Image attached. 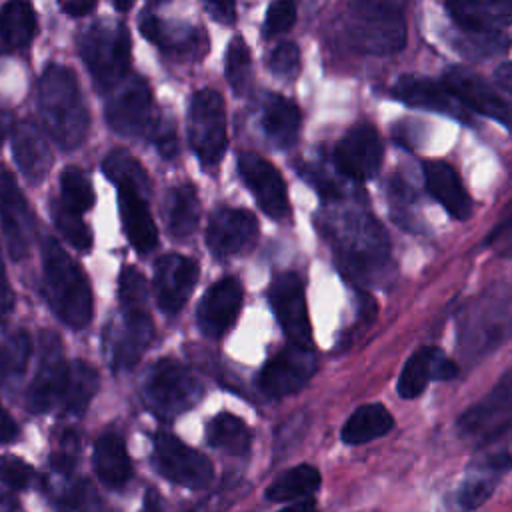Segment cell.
Returning <instances> with one entry per match:
<instances>
[{
	"instance_id": "6da1fadb",
	"label": "cell",
	"mask_w": 512,
	"mask_h": 512,
	"mask_svg": "<svg viewBox=\"0 0 512 512\" xmlns=\"http://www.w3.org/2000/svg\"><path fill=\"white\" fill-rule=\"evenodd\" d=\"M318 228L328 238L340 270L358 284L390 276V240L382 224L362 208L326 210Z\"/></svg>"
},
{
	"instance_id": "7a4b0ae2",
	"label": "cell",
	"mask_w": 512,
	"mask_h": 512,
	"mask_svg": "<svg viewBox=\"0 0 512 512\" xmlns=\"http://www.w3.org/2000/svg\"><path fill=\"white\" fill-rule=\"evenodd\" d=\"M38 110L44 130L62 150L82 146L90 116L76 74L62 64H48L38 82Z\"/></svg>"
},
{
	"instance_id": "3957f363",
	"label": "cell",
	"mask_w": 512,
	"mask_h": 512,
	"mask_svg": "<svg viewBox=\"0 0 512 512\" xmlns=\"http://www.w3.org/2000/svg\"><path fill=\"white\" fill-rule=\"evenodd\" d=\"M44 296L52 312L70 328L80 330L90 324L94 298L82 266L54 240H42Z\"/></svg>"
},
{
	"instance_id": "277c9868",
	"label": "cell",
	"mask_w": 512,
	"mask_h": 512,
	"mask_svg": "<svg viewBox=\"0 0 512 512\" xmlns=\"http://www.w3.org/2000/svg\"><path fill=\"white\" fill-rule=\"evenodd\" d=\"M344 36L362 54H392L406 44V20L394 4L356 2L346 14Z\"/></svg>"
},
{
	"instance_id": "5b68a950",
	"label": "cell",
	"mask_w": 512,
	"mask_h": 512,
	"mask_svg": "<svg viewBox=\"0 0 512 512\" xmlns=\"http://www.w3.org/2000/svg\"><path fill=\"white\" fill-rule=\"evenodd\" d=\"M80 56L100 92L122 82L130 70V32L122 22L100 20L80 36Z\"/></svg>"
},
{
	"instance_id": "8992f818",
	"label": "cell",
	"mask_w": 512,
	"mask_h": 512,
	"mask_svg": "<svg viewBox=\"0 0 512 512\" xmlns=\"http://www.w3.org/2000/svg\"><path fill=\"white\" fill-rule=\"evenodd\" d=\"M142 396L158 418L172 420L202 398V384L182 362L162 358L150 366L142 382Z\"/></svg>"
},
{
	"instance_id": "52a82bcc",
	"label": "cell",
	"mask_w": 512,
	"mask_h": 512,
	"mask_svg": "<svg viewBox=\"0 0 512 512\" xmlns=\"http://www.w3.org/2000/svg\"><path fill=\"white\" fill-rule=\"evenodd\" d=\"M512 422V368L500 376L494 388L468 410H464L456 428L472 448H484L500 438Z\"/></svg>"
},
{
	"instance_id": "ba28073f",
	"label": "cell",
	"mask_w": 512,
	"mask_h": 512,
	"mask_svg": "<svg viewBox=\"0 0 512 512\" xmlns=\"http://www.w3.org/2000/svg\"><path fill=\"white\" fill-rule=\"evenodd\" d=\"M188 140L204 168H214L226 150V108L222 96L198 90L188 108Z\"/></svg>"
},
{
	"instance_id": "9c48e42d",
	"label": "cell",
	"mask_w": 512,
	"mask_h": 512,
	"mask_svg": "<svg viewBox=\"0 0 512 512\" xmlns=\"http://www.w3.org/2000/svg\"><path fill=\"white\" fill-rule=\"evenodd\" d=\"M152 464L160 476L190 490H204L214 480L212 462L168 432L154 436Z\"/></svg>"
},
{
	"instance_id": "30bf717a",
	"label": "cell",
	"mask_w": 512,
	"mask_h": 512,
	"mask_svg": "<svg viewBox=\"0 0 512 512\" xmlns=\"http://www.w3.org/2000/svg\"><path fill=\"white\" fill-rule=\"evenodd\" d=\"M268 300L290 344L312 348V328L300 276L296 272L278 274L268 288Z\"/></svg>"
},
{
	"instance_id": "8fae6325",
	"label": "cell",
	"mask_w": 512,
	"mask_h": 512,
	"mask_svg": "<svg viewBox=\"0 0 512 512\" xmlns=\"http://www.w3.org/2000/svg\"><path fill=\"white\" fill-rule=\"evenodd\" d=\"M68 362L62 356V342L54 332L40 334L38 370L26 394V406L34 414L60 406Z\"/></svg>"
},
{
	"instance_id": "7c38bea8",
	"label": "cell",
	"mask_w": 512,
	"mask_h": 512,
	"mask_svg": "<svg viewBox=\"0 0 512 512\" xmlns=\"http://www.w3.org/2000/svg\"><path fill=\"white\" fill-rule=\"evenodd\" d=\"M106 122L122 136H142L154 124L152 90L142 76H132L124 86L106 102Z\"/></svg>"
},
{
	"instance_id": "4fadbf2b",
	"label": "cell",
	"mask_w": 512,
	"mask_h": 512,
	"mask_svg": "<svg viewBox=\"0 0 512 512\" xmlns=\"http://www.w3.org/2000/svg\"><path fill=\"white\" fill-rule=\"evenodd\" d=\"M316 372L312 348L288 344L276 352L258 374V388L270 398H282L298 392Z\"/></svg>"
},
{
	"instance_id": "5bb4252c",
	"label": "cell",
	"mask_w": 512,
	"mask_h": 512,
	"mask_svg": "<svg viewBox=\"0 0 512 512\" xmlns=\"http://www.w3.org/2000/svg\"><path fill=\"white\" fill-rule=\"evenodd\" d=\"M238 172L244 184L252 190L260 210L266 216L274 220L288 218L290 202H288L286 182L272 162H268L256 152H240Z\"/></svg>"
},
{
	"instance_id": "9a60e30c",
	"label": "cell",
	"mask_w": 512,
	"mask_h": 512,
	"mask_svg": "<svg viewBox=\"0 0 512 512\" xmlns=\"http://www.w3.org/2000/svg\"><path fill=\"white\" fill-rule=\"evenodd\" d=\"M442 82L468 112L472 110L488 116L512 130V104L502 98L482 76L468 68L452 66L446 70Z\"/></svg>"
},
{
	"instance_id": "2e32d148",
	"label": "cell",
	"mask_w": 512,
	"mask_h": 512,
	"mask_svg": "<svg viewBox=\"0 0 512 512\" xmlns=\"http://www.w3.org/2000/svg\"><path fill=\"white\" fill-rule=\"evenodd\" d=\"M382 142L370 124L350 128L334 148V164L350 180H370L382 164Z\"/></svg>"
},
{
	"instance_id": "e0dca14e",
	"label": "cell",
	"mask_w": 512,
	"mask_h": 512,
	"mask_svg": "<svg viewBox=\"0 0 512 512\" xmlns=\"http://www.w3.org/2000/svg\"><path fill=\"white\" fill-rule=\"evenodd\" d=\"M32 220V212L20 186L16 184V178L6 166H0V224L8 252L14 260L28 254Z\"/></svg>"
},
{
	"instance_id": "ac0fdd59",
	"label": "cell",
	"mask_w": 512,
	"mask_h": 512,
	"mask_svg": "<svg viewBox=\"0 0 512 512\" xmlns=\"http://www.w3.org/2000/svg\"><path fill=\"white\" fill-rule=\"evenodd\" d=\"M258 238L256 218L242 208L222 206L212 212L206 228V244L218 258L236 256L254 246Z\"/></svg>"
},
{
	"instance_id": "d6986e66",
	"label": "cell",
	"mask_w": 512,
	"mask_h": 512,
	"mask_svg": "<svg viewBox=\"0 0 512 512\" xmlns=\"http://www.w3.org/2000/svg\"><path fill=\"white\" fill-rule=\"evenodd\" d=\"M198 282L196 260L182 254H164L154 264L156 302L164 314H178Z\"/></svg>"
},
{
	"instance_id": "ffe728a7",
	"label": "cell",
	"mask_w": 512,
	"mask_h": 512,
	"mask_svg": "<svg viewBox=\"0 0 512 512\" xmlns=\"http://www.w3.org/2000/svg\"><path fill=\"white\" fill-rule=\"evenodd\" d=\"M138 26L146 40L174 58L200 60L208 52V38L202 28L182 22H166L152 12H142Z\"/></svg>"
},
{
	"instance_id": "44dd1931",
	"label": "cell",
	"mask_w": 512,
	"mask_h": 512,
	"mask_svg": "<svg viewBox=\"0 0 512 512\" xmlns=\"http://www.w3.org/2000/svg\"><path fill=\"white\" fill-rule=\"evenodd\" d=\"M390 94H392V98H396L408 106L446 114V116L458 118L462 122H472L468 110L444 86L442 80L436 82V80L420 76V74H404L394 82V86L390 88Z\"/></svg>"
},
{
	"instance_id": "7402d4cb",
	"label": "cell",
	"mask_w": 512,
	"mask_h": 512,
	"mask_svg": "<svg viewBox=\"0 0 512 512\" xmlns=\"http://www.w3.org/2000/svg\"><path fill=\"white\" fill-rule=\"evenodd\" d=\"M240 308L242 284L236 278L226 276L214 282L202 296L196 310L198 328L208 338H222L234 326Z\"/></svg>"
},
{
	"instance_id": "603a6c76",
	"label": "cell",
	"mask_w": 512,
	"mask_h": 512,
	"mask_svg": "<svg viewBox=\"0 0 512 512\" xmlns=\"http://www.w3.org/2000/svg\"><path fill=\"white\" fill-rule=\"evenodd\" d=\"M122 326L110 344V362L116 370L132 368L142 358L154 336V324L146 304L120 306Z\"/></svg>"
},
{
	"instance_id": "cb8c5ba5",
	"label": "cell",
	"mask_w": 512,
	"mask_h": 512,
	"mask_svg": "<svg viewBox=\"0 0 512 512\" xmlns=\"http://www.w3.org/2000/svg\"><path fill=\"white\" fill-rule=\"evenodd\" d=\"M458 374L452 362L440 348L424 346L416 350L404 364L398 378V394L406 400L420 396L432 380H452Z\"/></svg>"
},
{
	"instance_id": "d4e9b609",
	"label": "cell",
	"mask_w": 512,
	"mask_h": 512,
	"mask_svg": "<svg viewBox=\"0 0 512 512\" xmlns=\"http://www.w3.org/2000/svg\"><path fill=\"white\" fill-rule=\"evenodd\" d=\"M118 188V206H120V218L122 228L140 254H148L158 244V228L154 224L152 212L148 208V202L144 198L142 188L132 184H122Z\"/></svg>"
},
{
	"instance_id": "484cf974",
	"label": "cell",
	"mask_w": 512,
	"mask_h": 512,
	"mask_svg": "<svg viewBox=\"0 0 512 512\" xmlns=\"http://www.w3.org/2000/svg\"><path fill=\"white\" fill-rule=\"evenodd\" d=\"M424 184L446 212L456 220H468L472 214V200L458 176V172L444 160H426L422 164Z\"/></svg>"
},
{
	"instance_id": "4316f807",
	"label": "cell",
	"mask_w": 512,
	"mask_h": 512,
	"mask_svg": "<svg viewBox=\"0 0 512 512\" xmlns=\"http://www.w3.org/2000/svg\"><path fill=\"white\" fill-rule=\"evenodd\" d=\"M12 152L16 158V164L20 172L32 182L38 184L44 180L52 166V154L50 148L40 134V130L30 122H20L14 132L12 140Z\"/></svg>"
},
{
	"instance_id": "83f0119b",
	"label": "cell",
	"mask_w": 512,
	"mask_h": 512,
	"mask_svg": "<svg viewBox=\"0 0 512 512\" xmlns=\"http://www.w3.org/2000/svg\"><path fill=\"white\" fill-rule=\"evenodd\" d=\"M446 10L460 30L498 32V28L512 24V0L450 2Z\"/></svg>"
},
{
	"instance_id": "f1b7e54d",
	"label": "cell",
	"mask_w": 512,
	"mask_h": 512,
	"mask_svg": "<svg viewBox=\"0 0 512 512\" xmlns=\"http://www.w3.org/2000/svg\"><path fill=\"white\" fill-rule=\"evenodd\" d=\"M262 130L272 146L290 148L300 130L298 106L282 94H266L262 100Z\"/></svg>"
},
{
	"instance_id": "f546056e",
	"label": "cell",
	"mask_w": 512,
	"mask_h": 512,
	"mask_svg": "<svg viewBox=\"0 0 512 512\" xmlns=\"http://www.w3.org/2000/svg\"><path fill=\"white\" fill-rule=\"evenodd\" d=\"M94 470L98 480L112 490H120L128 484L132 478V464L122 436L116 432H106L96 440Z\"/></svg>"
},
{
	"instance_id": "4dcf8cb0",
	"label": "cell",
	"mask_w": 512,
	"mask_h": 512,
	"mask_svg": "<svg viewBox=\"0 0 512 512\" xmlns=\"http://www.w3.org/2000/svg\"><path fill=\"white\" fill-rule=\"evenodd\" d=\"M200 220V202L192 184H180L168 190L164 200V222L174 238H188L194 234Z\"/></svg>"
},
{
	"instance_id": "1f68e13d",
	"label": "cell",
	"mask_w": 512,
	"mask_h": 512,
	"mask_svg": "<svg viewBox=\"0 0 512 512\" xmlns=\"http://www.w3.org/2000/svg\"><path fill=\"white\" fill-rule=\"evenodd\" d=\"M394 426L392 414L382 404H362L342 426V442L350 446L366 444L388 434Z\"/></svg>"
},
{
	"instance_id": "d6a6232c",
	"label": "cell",
	"mask_w": 512,
	"mask_h": 512,
	"mask_svg": "<svg viewBox=\"0 0 512 512\" xmlns=\"http://www.w3.org/2000/svg\"><path fill=\"white\" fill-rule=\"evenodd\" d=\"M98 390V372L84 360H70L60 398V410L82 414Z\"/></svg>"
},
{
	"instance_id": "836d02e7",
	"label": "cell",
	"mask_w": 512,
	"mask_h": 512,
	"mask_svg": "<svg viewBox=\"0 0 512 512\" xmlns=\"http://www.w3.org/2000/svg\"><path fill=\"white\" fill-rule=\"evenodd\" d=\"M320 472L312 464H298L278 474L266 488L272 502H298L312 496L320 488Z\"/></svg>"
},
{
	"instance_id": "e575fe53",
	"label": "cell",
	"mask_w": 512,
	"mask_h": 512,
	"mask_svg": "<svg viewBox=\"0 0 512 512\" xmlns=\"http://www.w3.org/2000/svg\"><path fill=\"white\" fill-rule=\"evenodd\" d=\"M206 440L212 448H218L232 456H244L252 444V432L246 422L230 412L214 416L206 426Z\"/></svg>"
},
{
	"instance_id": "d590c367",
	"label": "cell",
	"mask_w": 512,
	"mask_h": 512,
	"mask_svg": "<svg viewBox=\"0 0 512 512\" xmlns=\"http://www.w3.org/2000/svg\"><path fill=\"white\" fill-rule=\"evenodd\" d=\"M36 12L28 2H6L0 8V38L10 48H26L36 36Z\"/></svg>"
},
{
	"instance_id": "8d00e7d4",
	"label": "cell",
	"mask_w": 512,
	"mask_h": 512,
	"mask_svg": "<svg viewBox=\"0 0 512 512\" xmlns=\"http://www.w3.org/2000/svg\"><path fill=\"white\" fill-rule=\"evenodd\" d=\"M500 472L480 464V462H472L470 470L466 472L464 480L458 486L456 492V508L458 512H472L478 510L494 492V488L498 486L500 480Z\"/></svg>"
},
{
	"instance_id": "74e56055",
	"label": "cell",
	"mask_w": 512,
	"mask_h": 512,
	"mask_svg": "<svg viewBox=\"0 0 512 512\" xmlns=\"http://www.w3.org/2000/svg\"><path fill=\"white\" fill-rule=\"evenodd\" d=\"M58 512H106L102 498L88 480H68L52 494Z\"/></svg>"
},
{
	"instance_id": "f35d334b",
	"label": "cell",
	"mask_w": 512,
	"mask_h": 512,
	"mask_svg": "<svg viewBox=\"0 0 512 512\" xmlns=\"http://www.w3.org/2000/svg\"><path fill=\"white\" fill-rule=\"evenodd\" d=\"M102 172L106 174V178L116 184V186H122V184H132V186H138L142 190L148 192L150 188V180H148V174L146 170L142 168V164L126 150H112L104 162H102Z\"/></svg>"
},
{
	"instance_id": "ab89813d",
	"label": "cell",
	"mask_w": 512,
	"mask_h": 512,
	"mask_svg": "<svg viewBox=\"0 0 512 512\" xmlns=\"http://www.w3.org/2000/svg\"><path fill=\"white\" fill-rule=\"evenodd\" d=\"M60 188H62V204L68 210L82 214L94 206L96 196H94L92 184L80 168L76 166L66 168L60 176Z\"/></svg>"
},
{
	"instance_id": "60d3db41",
	"label": "cell",
	"mask_w": 512,
	"mask_h": 512,
	"mask_svg": "<svg viewBox=\"0 0 512 512\" xmlns=\"http://www.w3.org/2000/svg\"><path fill=\"white\" fill-rule=\"evenodd\" d=\"M32 342L26 330H16L0 342V380L20 376L30 360Z\"/></svg>"
},
{
	"instance_id": "b9f144b4",
	"label": "cell",
	"mask_w": 512,
	"mask_h": 512,
	"mask_svg": "<svg viewBox=\"0 0 512 512\" xmlns=\"http://www.w3.org/2000/svg\"><path fill=\"white\" fill-rule=\"evenodd\" d=\"M226 80L230 88L234 90L236 96L246 94L250 88V78H252V64H250V52L248 46L240 36L232 38L226 50Z\"/></svg>"
},
{
	"instance_id": "7bdbcfd3",
	"label": "cell",
	"mask_w": 512,
	"mask_h": 512,
	"mask_svg": "<svg viewBox=\"0 0 512 512\" xmlns=\"http://www.w3.org/2000/svg\"><path fill=\"white\" fill-rule=\"evenodd\" d=\"M52 218L60 234L78 250L92 248V230L84 224L82 216L68 210L62 200H52Z\"/></svg>"
},
{
	"instance_id": "ee69618b",
	"label": "cell",
	"mask_w": 512,
	"mask_h": 512,
	"mask_svg": "<svg viewBox=\"0 0 512 512\" xmlns=\"http://www.w3.org/2000/svg\"><path fill=\"white\" fill-rule=\"evenodd\" d=\"M480 450L482 452L476 458V462L504 474L506 470L512 468V430L510 432L506 430L500 438H496L494 442H490Z\"/></svg>"
},
{
	"instance_id": "f6af8a7d",
	"label": "cell",
	"mask_w": 512,
	"mask_h": 512,
	"mask_svg": "<svg viewBox=\"0 0 512 512\" xmlns=\"http://www.w3.org/2000/svg\"><path fill=\"white\" fill-rule=\"evenodd\" d=\"M296 22V6L286 0L272 2L266 10V20L262 26L264 38H274L282 32H286Z\"/></svg>"
},
{
	"instance_id": "bcb514c9",
	"label": "cell",
	"mask_w": 512,
	"mask_h": 512,
	"mask_svg": "<svg viewBox=\"0 0 512 512\" xmlns=\"http://www.w3.org/2000/svg\"><path fill=\"white\" fill-rule=\"evenodd\" d=\"M484 244L494 250L498 256L512 258V202L506 206V212L488 232Z\"/></svg>"
},
{
	"instance_id": "7dc6e473",
	"label": "cell",
	"mask_w": 512,
	"mask_h": 512,
	"mask_svg": "<svg viewBox=\"0 0 512 512\" xmlns=\"http://www.w3.org/2000/svg\"><path fill=\"white\" fill-rule=\"evenodd\" d=\"M34 470L30 464H26L22 458L16 456H0V480L14 488L24 490L32 482Z\"/></svg>"
},
{
	"instance_id": "c3c4849f",
	"label": "cell",
	"mask_w": 512,
	"mask_h": 512,
	"mask_svg": "<svg viewBox=\"0 0 512 512\" xmlns=\"http://www.w3.org/2000/svg\"><path fill=\"white\" fill-rule=\"evenodd\" d=\"M148 138L154 142L156 150L164 156V158H172L178 152V136H176V128L174 122L170 118H162L158 116L148 132Z\"/></svg>"
},
{
	"instance_id": "681fc988",
	"label": "cell",
	"mask_w": 512,
	"mask_h": 512,
	"mask_svg": "<svg viewBox=\"0 0 512 512\" xmlns=\"http://www.w3.org/2000/svg\"><path fill=\"white\" fill-rule=\"evenodd\" d=\"M300 62V50L294 42H280L268 54V68L278 76H290L296 72Z\"/></svg>"
},
{
	"instance_id": "f907efd6",
	"label": "cell",
	"mask_w": 512,
	"mask_h": 512,
	"mask_svg": "<svg viewBox=\"0 0 512 512\" xmlns=\"http://www.w3.org/2000/svg\"><path fill=\"white\" fill-rule=\"evenodd\" d=\"M242 496L240 486L232 484V486H224L222 490L206 496L204 500L196 502L192 508H188L186 512H224L226 508H230L238 498Z\"/></svg>"
},
{
	"instance_id": "816d5d0a",
	"label": "cell",
	"mask_w": 512,
	"mask_h": 512,
	"mask_svg": "<svg viewBox=\"0 0 512 512\" xmlns=\"http://www.w3.org/2000/svg\"><path fill=\"white\" fill-rule=\"evenodd\" d=\"M76 454H78V436L72 430H66L62 434L58 450L52 454V466L60 474H68L72 470V466H74Z\"/></svg>"
},
{
	"instance_id": "f5cc1de1",
	"label": "cell",
	"mask_w": 512,
	"mask_h": 512,
	"mask_svg": "<svg viewBox=\"0 0 512 512\" xmlns=\"http://www.w3.org/2000/svg\"><path fill=\"white\" fill-rule=\"evenodd\" d=\"M14 292L8 284V278H6V270H4V262H2V256H0V322L12 312L14 308Z\"/></svg>"
},
{
	"instance_id": "db71d44e",
	"label": "cell",
	"mask_w": 512,
	"mask_h": 512,
	"mask_svg": "<svg viewBox=\"0 0 512 512\" xmlns=\"http://www.w3.org/2000/svg\"><path fill=\"white\" fill-rule=\"evenodd\" d=\"M204 8L210 12V16L222 24L234 22V4L232 2H206Z\"/></svg>"
},
{
	"instance_id": "11a10c76",
	"label": "cell",
	"mask_w": 512,
	"mask_h": 512,
	"mask_svg": "<svg viewBox=\"0 0 512 512\" xmlns=\"http://www.w3.org/2000/svg\"><path fill=\"white\" fill-rule=\"evenodd\" d=\"M18 436V426L12 420V416L6 412V408L0 404V444L12 442Z\"/></svg>"
},
{
	"instance_id": "9f6ffc18",
	"label": "cell",
	"mask_w": 512,
	"mask_h": 512,
	"mask_svg": "<svg viewBox=\"0 0 512 512\" xmlns=\"http://www.w3.org/2000/svg\"><path fill=\"white\" fill-rule=\"evenodd\" d=\"M60 8H62L68 16L78 18V16H86L88 12H92V10L96 8V2H80V0H76V2H62Z\"/></svg>"
},
{
	"instance_id": "6f0895ef",
	"label": "cell",
	"mask_w": 512,
	"mask_h": 512,
	"mask_svg": "<svg viewBox=\"0 0 512 512\" xmlns=\"http://www.w3.org/2000/svg\"><path fill=\"white\" fill-rule=\"evenodd\" d=\"M494 78L500 88H504L508 94H512V62H504L496 68Z\"/></svg>"
},
{
	"instance_id": "680465c9",
	"label": "cell",
	"mask_w": 512,
	"mask_h": 512,
	"mask_svg": "<svg viewBox=\"0 0 512 512\" xmlns=\"http://www.w3.org/2000/svg\"><path fill=\"white\" fill-rule=\"evenodd\" d=\"M144 512H162V498L154 490H148L144 498Z\"/></svg>"
},
{
	"instance_id": "91938a15",
	"label": "cell",
	"mask_w": 512,
	"mask_h": 512,
	"mask_svg": "<svg viewBox=\"0 0 512 512\" xmlns=\"http://www.w3.org/2000/svg\"><path fill=\"white\" fill-rule=\"evenodd\" d=\"M278 512H318L314 504L310 502H296V504H290V506H284L280 508Z\"/></svg>"
},
{
	"instance_id": "94428289",
	"label": "cell",
	"mask_w": 512,
	"mask_h": 512,
	"mask_svg": "<svg viewBox=\"0 0 512 512\" xmlns=\"http://www.w3.org/2000/svg\"><path fill=\"white\" fill-rule=\"evenodd\" d=\"M114 8L120 10V12H126L132 8V2H114Z\"/></svg>"
},
{
	"instance_id": "6125c7cd",
	"label": "cell",
	"mask_w": 512,
	"mask_h": 512,
	"mask_svg": "<svg viewBox=\"0 0 512 512\" xmlns=\"http://www.w3.org/2000/svg\"><path fill=\"white\" fill-rule=\"evenodd\" d=\"M4 134H6V122L2 120V114H0V142H2V138H4Z\"/></svg>"
}]
</instances>
